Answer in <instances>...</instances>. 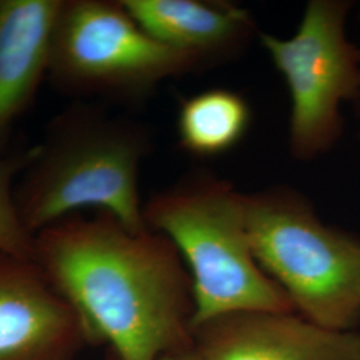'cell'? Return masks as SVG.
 <instances>
[{"instance_id": "cell-5", "label": "cell", "mask_w": 360, "mask_h": 360, "mask_svg": "<svg viewBox=\"0 0 360 360\" xmlns=\"http://www.w3.org/2000/svg\"><path fill=\"white\" fill-rule=\"evenodd\" d=\"M203 70L153 38L122 0H63L47 79L72 96L139 102L166 79Z\"/></svg>"}, {"instance_id": "cell-14", "label": "cell", "mask_w": 360, "mask_h": 360, "mask_svg": "<svg viewBox=\"0 0 360 360\" xmlns=\"http://www.w3.org/2000/svg\"><path fill=\"white\" fill-rule=\"evenodd\" d=\"M359 20H360V13H359ZM360 49V47H359ZM354 108H355V112H356V115L359 116L360 119V90L359 94H358V96H356V99H355V102H354Z\"/></svg>"}, {"instance_id": "cell-10", "label": "cell", "mask_w": 360, "mask_h": 360, "mask_svg": "<svg viewBox=\"0 0 360 360\" xmlns=\"http://www.w3.org/2000/svg\"><path fill=\"white\" fill-rule=\"evenodd\" d=\"M63 0H0V148L47 77Z\"/></svg>"}, {"instance_id": "cell-1", "label": "cell", "mask_w": 360, "mask_h": 360, "mask_svg": "<svg viewBox=\"0 0 360 360\" xmlns=\"http://www.w3.org/2000/svg\"><path fill=\"white\" fill-rule=\"evenodd\" d=\"M34 260L111 359L159 360L193 342L191 276L163 233L82 212L38 232Z\"/></svg>"}, {"instance_id": "cell-2", "label": "cell", "mask_w": 360, "mask_h": 360, "mask_svg": "<svg viewBox=\"0 0 360 360\" xmlns=\"http://www.w3.org/2000/svg\"><path fill=\"white\" fill-rule=\"evenodd\" d=\"M150 134L135 122L92 104L70 105L28 150L15 184V202L34 236L86 210L112 215L131 231L147 230L139 171L150 154Z\"/></svg>"}, {"instance_id": "cell-8", "label": "cell", "mask_w": 360, "mask_h": 360, "mask_svg": "<svg viewBox=\"0 0 360 360\" xmlns=\"http://www.w3.org/2000/svg\"><path fill=\"white\" fill-rule=\"evenodd\" d=\"M207 360H360V333L335 331L296 312L243 311L193 328Z\"/></svg>"}, {"instance_id": "cell-13", "label": "cell", "mask_w": 360, "mask_h": 360, "mask_svg": "<svg viewBox=\"0 0 360 360\" xmlns=\"http://www.w3.org/2000/svg\"><path fill=\"white\" fill-rule=\"evenodd\" d=\"M159 360H207L195 347L193 342L190 345H186L183 347L172 349L167 354H165Z\"/></svg>"}, {"instance_id": "cell-7", "label": "cell", "mask_w": 360, "mask_h": 360, "mask_svg": "<svg viewBox=\"0 0 360 360\" xmlns=\"http://www.w3.org/2000/svg\"><path fill=\"white\" fill-rule=\"evenodd\" d=\"M87 346L86 323L38 263L0 254V360H74Z\"/></svg>"}, {"instance_id": "cell-3", "label": "cell", "mask_w": 360, "mask_h": 360, "mask_svg": "<svg viewBox=\"0 0 360 360\" xmlns=\"http://www.w3.org/2000/svg\"><path fill=\"white\" fill-rule=\"evenodd\" d=\"M147 229L176 247L193 282L191 327L243 311L296 312L250 245L245 195L207 172L187 175L143 207Z\"/></svg>"}, {"instance_id": "cell-11", "label": "cell", "mask_w": 360, "mask_h": 360, "mask_svg": "<svg viewBox=\"0 0 360 360\" xmlns=\"http://www.w3.org/2000/svg\"><path fill=\"white\" fill-rule=\"evenodd\" d=\"M251 119V107L240 94L229 89L200 91L180 102V147L198 158L226 154L242 142Z\"/></svg>"}, {"instance_id": "cell-6", "label": "cell", "mask_w": 360, "mask_h": 360, "mask_svg": "<svg viewBox=\"0 0 360 360\" xmlns=\"http://www.w3.org/2000/svg\"><path fill=\"white\" fill-rule=\"evenodd\" d=\"M352 1L311 0L295 34L259 40L287 84L291 155L309 162L328 153L343 132L342 104L360 90V49L347 35Z\"/></svg>"}, {"instance_id": "cell-9", "label": "cell", "mask_w": 360, "mask_h": 360, "mask_svg": "<svg viewBox=\"0 0 360 360\" xmlns=\"http://www.w3.org/2000/svg\"><path fill=\"white\" fill-rule=\"evenodd\" d=\"M158 41L195 58L202 68L226 63L257 34L245 7L218 0H122Z\"/></svg>"}, {"instance_id": "cell-12", "label": "cell", "mask_w": 360, "mask_h": 360, "mask_svg": "<svg viewBox=\"0 0 360 360\" xmlns=\"http://www.w3.org/2000/svg\"><path fill=\"white\" fill-rule=\"evenodd\" d=\"M27 158L28 151L10 156L0 148V254L34 259L35 236L23 224L15 202V184Z\"/></svg>"}, {"instance_id": "cell-4", "label": "cell", "mask_w": 360, "mask_h": 360, "mask_svg": "<svg viewBox=\"0 0 360 360\" xmlns=\"http://www.w3.org/2000/svg\"><path fill=\"white\" fill-rule=\"evenodd\" d=\"M245 221L257 264L296 314L335 331L360 324V238L328 226L290 187L245 195Z\"/></svg>"}]
</instances>
